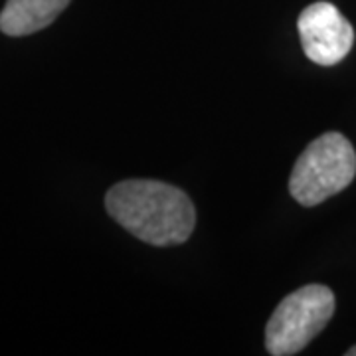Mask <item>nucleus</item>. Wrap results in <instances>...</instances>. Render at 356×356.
<instances>
[{
  "instance_id": "nucleus-1",
  "label": "nucleus",
  "mask_w": 356,
  "mask_h": 356,
  "mask_svg": "<svg viewBox=\"0 0 356 356\" xmlns=\"http://www.w3.org/2000/svg\"><path fill=\"white\" fill-rule=\"evenodd\" d=\"M105 208L119 226L156 248L184 243L196 226L194 204L161 180H125L109 188Z\"/></svg>"
},
{
  "instance_id": "nucleus-2",
  "label": "nucleus",
  "mask_w": 356,
  "mask_h": 356,
  "mask_svg": "<svg viewBox=\"0 0 356 356\" xmlns=\"http://www.w3.org/2000/svg\"><path fill=\"white\" fill-rule=\"evenodd\" d=\"M356 175V153L341 133H325L315 139L293 166L289 192L301 206H318L343 192Z\"/></svg>"
},
{
  "instance_id": "nucleus-3",
  "label": "nucleus",
  "mask_w": 356,
  "mask_h": 356,
  "mask_svg": "<svg viewBox=\"0 0 356 356\" xmlns=\"http://www.w3.org/2000/svg\"><path fill=\"white\" fill-rule=\"evenodd\" d=\"M334 293L327 285L311 283L287 295L266 327V348L273 356L301 353L334 315Z\"/></svg>"
},
{
  "instance_id": "nucleus-4",
  "label": "nucleus",
  "mask_w": 356,
  "mask_h": 356,
  "mask_svg": "<svg viewBox=\"0 0 356 356\" xmlns=\"http://www.w3.org/2000/svg\"><path fill=\"white\" fill-rule=\"evenodd\" d=\"M305 56L318 65L343 62L355 44V28L331 2L307 6L297 20Z\"/></svg>"
},
{
  "instance_id": "nucleus-5",
  "label": "nucleus",
  "mask_w": 356,
  "mask_h": 356,
  "mask_svg": "<svg viewBox=\"0 0 356 356\" xmlns=\"http://www.w3.org/2000/svg\"><path fill=\"white\" fill-rule=\"evenodd\" d=\"M72 0H6L0 13V30L6 36H30L64 13Z\"/></svg>"
},
{
  "instance_id": "nucleus-6",
  "label": "nucleus",
  "mask_w": 356,
  "mask_h": 356,
  "mask_svg": "<svg viewBox=\"0 0 356 356\" xmlns=\"http://www.w3.org/2000/svg\"><path fill=\"white\" fill-rule=\"evenodd\" d=\"M346 356H356V344L353 346V348H348V350H346Z\"/></svg>"
}]
</instances>
